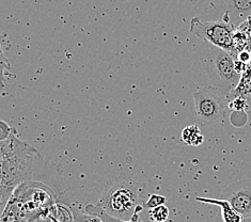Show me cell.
Returning a JSON list of instances; mask_svg holds the SVG:
<instances>
[{
  "instance_id": "obj_1",
  "label": "cell",
  "mask_w": 251,
  "mask_h": 222,
  "mask_svg": "<svg viewBox=\"0 0 251 222\" xmlns=\"http://www.w3.org/2000/svg\"><path fill=\"white\" fill-rule=\"evenodd\" d=\"M50 186L58 196L62 193L60 174L30 145L20 140L13 128L7 140L0 142V203L7 206L11 196L25 182Z\"/></svg>"
},
{
  "instance_id": "obj_2",
  "label": "cell",
  "mask_w": 251,
  "mask_h": 222,
  "mask_svg": "<svg viewBox=\"0 0 251 222\" xmlns=\"http://www.w3.org/2000/svg\"><path fill=\"white\" fill-rule=\"evenodd\" d=\"M98 206L112 217L136 222L138 212L142 209L139 205L138 186L128 178L113 179L105 187Z\"/></svg>"
},
{
  "instance_id": "obj_3",
  "label": "cell",
  "mask_w": 251,
  "mask_h": 222,
  "mask_svg": "<svg viewBox=\"0 0 251 222\" xmlns=\"http://www.w3.org/2000/svg\"><path fill=\"white\" fill-rule=\"evenodd\" d=\"M236 57L205 42L204 64L212 86L231 94L241 80V72L236 67Z\"/></svg>"
},
{
  "instance_id": "obj_4",
  "label": "cell",
  "mask_w": 251,
  "mask_h": 222,
  "mask_svg": "<svg viewBox=\"0 0 251 222\" xmlns=\"http://www.w3.org/2000/svg\"><path fill=\"white\" fill-rule=\"evenodd\" d=\"M230 94L208 86L194 93V106L197 116L203 124H215L223 121L229 109Z\"/></svg>"
},
{
  "instance_id": "obj_5",
  "label": "cell",
  "mask_w": 251,
  "mask_h": 222,
  "mask_svg": "<svg viewBox=\"0 0 251 222\" xmlns=\"http://www.w3.org/2000/svg\"><path fill=\"white\" fill-rule=\"evenodd\" d=\"M190 32L206 43L229 51L235 56L236 46L234 41L235 28L225 21L202 22L199 17L190 20Z\"/></svg>"
},
{
  "instance_id": "obj_6",
  "label": "cell",
  "mask_w": 251,
  "mask_h": 222,
  "mask_svg": "<svg viewBox=\"0 0 251 222\" xmlns=\"http://www.w3.org/2000/svg\"><path fill=\"white\" fill-rule=\"evenodd\" d=\"M221 199L228 201L244 219L251 218V179H241L229 185L221 193Z\"/></svg>"
},
{
  "instance_id": "obj_7",
  "label": "cell",
  "mask_w": 251,
  "mask_h": 222,
  "mask_svg": "<svg viewBox=\"0 0 251 222\" xmlns=\"http://www.w3.org/2000/svg\"><path fill=\"white\" fill-rule=\"evenodd\" d=\"M225 14L223 21L235 29L251 17V0H224Z\"/></svg>"
},
{
  "instance_id": "obj_8",
  "label": "cell",
  "mask_w": 251,
  "mask_h": 222,
  "mask_svg": "<svg viewBox=\"0 0 251 222\" xmlns=\"http://www.w3.org/2000/svg\"><path fill=\"white\" fill-rule=\"evenodd\" d=\"M196 201L204 203V204H212V205H217L221 211V221L223 222H243L244 217L237 213L234 208L232 207L231 204L225 199H215V197H197Z\"/></svg>"
},
{
  "instance_id": "obj_9",
  "label": "cell",
  "mask_w": 251,
  "mask_h": 222,
  "mask_svg": "<svg viewBox=\"0 0 251 222\" xmlns=\"http://www.w3.org/2000/svg\"><path fill=\"white\" fill-rule=\"evenodd\" d=\"M182 140L187 146L198 147L204 141V137H203L198 125H189L182 131Z\"/></svg>"
},
{
  "instance_id": "obj_10",
  "label": "cell",
  "mask_w": 251,
  "mask_h": 222,
  "mask_svg": "<svg viewBox=\"0 0 251 222\" xmlns=\"http://www.w3.org/2000/svg\"><path fill=\"white\" fill-rule=\"evenodd\" d=\"M169 208L166 205L154 207L149 212L151 222H166L169 218Z\"/></svg>"
},
{
  "instance_id": "obj_11",
  "label": "cell",
  "mask_w": 251,
  "mask_h": 222,
  "mask_svg": "<svg viewBox=\"0 0 251 222\" xmlns=\"http://www.w3.org/2000/svg\"><path fill=\"white\" fill-rule=\"evenodd\" d=\"M166 202H167V199L164 196L151 195L150 197H149V199L147 200V202L143 204V206H145L148 209H152L154 207L165 205Z\"/></svg>"
},
{
  "instance_id": "obj_12",
  "label": "cell",
  "mask_w": 251,
  "mask_h": 222,
  "mask_svg": "<svg viewBox=\"0 0 251 222\" xmlns=\"http://www.w3.org/2000/svg\"><path fill=\"white\" fill-rule=\"evenodd\" d=\"M8 69H10V63L7 57L1 49V43H0V86H4V75L7 73Z\"/></svg>"
},
{
  "instance_id": "obj_13",
  "label": "cell",
  "mask_w": 251,
  "mask_h": 222,
  "mask_svg": "<svg viewBox=\"0 0 251 222\" xmlns=\"http://www.w3.org/2000/svg\"><path fill=\"white\" fill-rule=\"evenodd\" d=\"M242 119L247 120V115L245 111H233L232 112L231 123L234 126H237V127H242V126L246 124V122L242 121Z\"/></svg>"
},
{
  "instance_id": "obj_14",
  "label": "cell",
  "mask_w": 251,
  "mask_h": 222,
  "mask_svg": "<svg viewBox=\"0 0 251 222\" xmlns=\"http://www.w3.org/2000/svg\"><path fill=\"white\" fill-rule=\"evenodd\" d=\"M245 106H246V101H245L243 98H236L235 99H230L229 109L233 111H245Z\"/></svg>"
},
{
  "instance_id": "obj_15",
  "label": "cell",
  "mask_w": 251,
  "mask_h": 222,
  "mask_svg": "<svg viewBox=\"0 0 251 222\" xmlns=\"http://www.w3.org/2000/svg\"><path fill=\"white\" fill-rule=\"evenodd\" d=\"M12 130H13V128H11L7 123L0 121V142L7 140L10 137Z\"/></svg>"
},
{
  "instance_id": "obj_16",
  "label": "cell",
  "mask_w": 251,
  "mask_h": 222,
  "mask_svg": "<svg viewBox=\"0 0 251 222\" xmlns=\"http://www.w3.org/2000/svg\"><path fill=\"white\" fill-rule=\"evenodd\" d=\"M250 59H251V56H250V53L247 51H242L240 53V56H238V58H237L238 61L242 63H248L250 61Z\"/></svg>"
},
{
  "instance_id": "obj_17",
  "label": "cell",
  "mask_w": 251,
  "mask_h": 222,
  "mask_svg": "<svg viewBox=\"0 0 251 222\" xmlns=\"http://www.w3.org/2000/svg\"><path fill=\"white\" fill-rule=\"evenodd\" d=\"M216 222H223V221H216ZM243 222H251V218H245Z\"/></svg>"
},
{
  "instance_id": "obj_18",
  "label": "cell",
  "mask_w": 251,
  "mask_h": 222,
  "mask_svg": "<svg viewBox=\"0 0 251 222\" xmlns=\"http://www.w3.org/2000/svg\"><path fill=\"white\" fill-rule=\"evenodd\" d=\"M3 209H4V207L1 205V203H0V216H1V214H2V212H3Z\"/></svg>"
},
{
  "instance_id": "obj_19",
  "label": "cell",
  "mask_w": 251,
  "mask_h": 222,
  "mask_svg": "<svg viewBox=\"0 0 251 222\" xmlns=\"http://www.w3.org/2000/svg\"><path fill=\"white\" fill-rule=\"evenodd\" d=\"M75 222H77V221H76V220H75Z\"/></svg>"
}]
</instances>
